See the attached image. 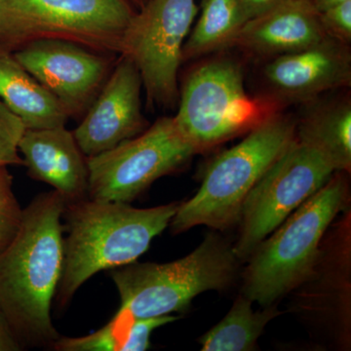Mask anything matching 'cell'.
I'll return each mask as SVG.
<instances>
[{"label":"cell","mask_w":351,"mask_h":351,"mask_svg":"<svg viewBox=\"0 0 351 351\" xmlns=\"http://www.w3.org/2000/svg\"><path fill=\"white\" fill-rule=\"evenodd\" d=\"M177 319L172 315L136 318L128 311L119 309L114 317L98 331L80 338L60 337L52 348L57 351H145L151 346L154 330Z\"/></svg>","instance_id":"obj_18"},{"label":"cell","mask_w":351,"mask_h":351,"mask_svg":"<svg viewBox=\"0 0 351 351\" xmlns=\"http://www.w3.org/2000/svg\"><path fill=\"white\" fill-rule=\"evenodd\" d=\"M197 12L196 0H147L127 27L119 53L137 66L149 105L177 100L182 48Z\"/></svg>","instance_id":"obj_9"},{"label":"cell","mask_w":351,"mask_h":351,"mask_svg":"<svg viewBox=\"0 0 351 351\" xmlns=\"http://www.w3.org/2000/svg\"><path fill=\"white\" fill-rule=\"evenodd\" d=\"M195 154L174 119L164 117L140 135L88 157L87 195L92 199L130 203Z\"/></svg>","instance_id":"obj_8"},{"label":"cell","mask_w":351,"mask_h":351,"mask_svg":"<svg viewBox=\"0 0 351 351\" xmlns=\"http://www.w3.org/2000/svg\"><path fill=\"white\" fill-rule=\"evenodd\" d=\"M295 140L319 152L336 172L351 167L350 104L321 105L295 123Z\"/></svg>","instance_id":"obj_17"},{"label":"cell","mask_w":351,"mask_h":351,"mask_svg":"<svg viewBox=\"0 0 351 351\" xmlns=\"http://www.w3.org/2000/svg\"><path fill=\"white\" fill-rule=\"evenodd\" d=\"M134 15L126 0H0V45L52 38L119 52Z\"/></svg>","instance_id":"obj_6"},{"label":"cell","mask_w":351,"mask_h":351,"mask_svg":"<svg viewBox=\"0 0 351 351\" xmlns=\"http://www.w3.org/2000/svg\"><path fill=\"white\" fill-rule=\"evenodd\" d=\"M307 1H308V0H307Z\"/></svg>","instance_id":"obj_29"},{"label":"cell","mask_w":351,"mask_h":351,"mask_svg":"<svg viewBox=\"0 0 351 351\" xmlns=\"http://www.w3.org/2000/svg\"><path fill=\"white\" fill-rule=\"evenodd\" d=\"M0 100L24 122L27 129L66 126L68 110L0 45Z\"/></svg>","instance_id":"obj_16"},{"label":"cell","mask_w":351,"mask_h":351,"mask_svg":"<svg viewBox=\"0 0 351 351\" xmlns=\"http://www.w3.org/2000/svg\"><path fill=\"white\" fill-rule=\"evenodd\" d=\"M311 5L315 9L316 12L321 13L327 9L331 8L335 5H338L339 3L348 1V0H308Z\"/></svg>","instance_id":"obj_27"},{"label":"cell","mask_w":351,"mask_h":351,"mask_svg":"<svg viewBox=\"0 0 351 351\" xmlns=\"http://www.w3.org/2000/svg\"><path fill=\"white\" fill-rule=\"evenodd\" d=\"M86 47L66 39L36 38L13 55L71 115L87 107L107 75L106 60Z\"/></svg>","instance_id":"obj_11"},{"label":"cell","mask_w":351,"mask_h":351,"mask_svg":"<svg viewBox=\"0 0 351 351\" xmlns=\"http://www.w3.org/2000/svg\"><path fill=\"white\" fill-rule=\"evenodd\" d=\"M252 304L253 302L248 298L239 295L223 320L201 337V350H255L265 328L281 313L274 304L257 311H254Z\"/></svg>","instance_id":"obj_19"},{"label":"cell","mask_w":351,"mask_h":351,"mask_svg":"<svg viewBox=\"0 0 351 351\" xmlns=\"http://www.w3.org/2000/svg\"><path fill=\"white\" fill-rule=\"evenodd\" d=\"M132 1H133L136 5L140 7V8H142V7L144 6L145 2H147V0H132Z\"/></svg>","instance_id":"obj_28"},{"label":"cell","mask_w":351,"mask_h":351,"mask_svg":"<svg viewBox=\"0 0 351 351\" xmlns=\"http://www.w3.org/2000/svg\"><path fill=\"white\" fill-rule=\"evenodd\" d=\"M247 21L239 0H203L199 19L182 48V60L230 47Z\"/></svg>","instance_id":"obj_20"},{"label":"cell","mask_w":351,"mask_h":351,"mask_svg":"<svg viewBox=\"0 0 351 351\" xmlns=\"http://www.w3.org/2000/svg\"><path fill=\"white\" fill-rule=\"evenodd\" d=\"M22 209L19 205L0 208V252L9 244L19 228Z\"/></svg>","instance_id":"obj_23"},{"label":"cell","mask_w":351,"mask_h":351,"mask_svg":"<svg viewBox=\"0 0 351 351\" xmlns=\"http://www.w3.org/2000/svg\"><path fill=\"white\" fill-rule=\"evenodd\" d=\"M252 108L239 64L218 60L189 75L173 119L182 137L200 152L245 130L253 119Z\"/></svg>","instance_id":"obj_10"},{"label":"cell","mask_w":351,"mask_h":351,"mask_svg":"<svg viewBox=\"0 0 351 351\" xmlns=\"http://www.w3.org/2000/svg\"><path fill=\"white\" fill-rule=\"evenodd\" d=\"M22 348L0 307V351H20Z\"/></svg>","instance_id":"obj_26"},{"label":"cell","mask_w":351,"mask_h":351,"mask_svg":"<svg viewBox=\"0 0 351 351\" xmlns=\"http://www.w3.org/2000/svg\"><path fill=\"white\" fill-rule=\"evenodd\" d=\"M112 75L73 132L84 156L107 152L144 132L142 77L129 58L122 56Z\"/></svg>","instance_id":"obj_12"},{"label":"cell","mask_w":351,"mask_h":351,"mask_svg":"<svg viewBox=\"0 0 351 351\" xmlns=\"http://www.w3.org/2000/svg\"><path fill=\"white\" fill-rule=\"evenodd\" d=\"M237 258L225 240L209 233L186 257L166 263L134 262L112 269L119 309L136 318L182 313L196 295L223 290L235 276Z\"/></svg>","instance_id":"obj_5"},{"label":"cell","mask_w":351,"mask_h":351,"mask_svg":"<svg viewBox=\"0 0 351 351\" xmlns=\"http://www.w3.org/2000/svg\"><path fill=\"white\" fill-rule=\"evenodd\" d=\"M285 1L286 0H239L248 21L269 12Z\"/></svg>","instance_id":"obj_24"},{"label":"cell","mask_w":351,"mask_h":351,"mask_svg":"<svg viewBox=\"0 0 351 351\" xmlns=\"http://www.w3.org/2000/svg\"><path fill=\"white\" fill-rule=\"evenodd\" d=\"M25 130L23 120L0 100V164H24L19 156V144Z\"/></svg>","instance_id":"obj_21"},{"label":"cell","mask_w":351,"mask_h":351,"mask_svg":"<svg viewBox=\"0 0 351 351\" xmlns=\"http://www.w3.org/2000/svg\"><path fill=\"white\" fill-rule=\"evenodd\" d=\"M348 199L343 176H332L249 257L242 295L263 307L306 282L315 271L325 232Z\"/></svg>","instance_id":"obj_3"},{"label":"cell","mask_w":351,"mask_h":351,"mask_svg":"<svg viewBox=\"0 0 351 351\" xmlns=\"http://www.w3.org/2000/svg\"><path fill=\"white\" fill-rule=\"evenodd\" d=\"M19 205L12 189V177L7 170V166L0 164V208Z\"/></svg>","instance_id":"obj_25"},{"label":"cell","mask_w":351,"mask_h":351,"mask_svg":"<svg viewBox=\"0 0 351 351\" xmlns=\"http://www.w3.org/2000/svg\"><path fill=\"white\" fill-rule=\"evenodd\" d=\"M295 123L286 117L262 120L239 145L217 156L197 193L178 206L173 232L197 226L223 230L237 223L252 189L294 140Z\"/></svg>","instance_id":"obj_4"},{"label":"cell","mask_w":351,"mask_h":351,"mask_svg":"<svg viewBox=\"0 0 351 351\" xmlns=\"http://www.w3.org/2000/svg\"><path fill=\"white\" fill-rule=\"evenodd\" d=\"M66 200L41 193L22 209L19 228L0 252V307L21 346L52 348L60 338L51 304L63 269Z\"/></svg>","instance_id":"obj_1"},{"label":"cell","mask_w":351,"mask_h":351,"mask_svg":"<svg viewBox=\"0 0 351 351\" xmlns=\"http://www.w3.org/2000/svg\"><path fill=\"white\" fill-rule=\"evenodd\" d=\"M319 14L323 32L327 38L348 44L351 40V0L331 7Z\"/></svg>","instance_id":"obj_22"},{"label":"cell","mask_w":351,"mask_h":351,"mask_svg":"<svg viewBox=\"0 0 351 351\" xmlns=\"http://www.w3.org/2000/svg\"><path fill=\"white\" fill-rule=\"evenodd\" d=\"M335 173L319 152L294 138L244 201L239 239L232 246L237 258L248 260L258 245L319 191Z\"/></svg>","instance_id":"obj_7"},{"label":"cell","mask_w":351,"mask_h":351,"mask_svg":"<svg viewBox=\"0 0 351 351\" xmlns=\"http://www.w3.org/2000/svg\"><path fill=\"white\" fill-rule=\"evenodd\" d=\"M19 152L32 177L50 184L66 203L85 198L87 160L73 133L66 127L27 129L21 138Z\"/></svg>","instance_id":"obj_14"},{"label":"cell","mask_w":351,"mask_h":351,"mask_svg":"<svg viewBox=\"0 0 351 351\" xmlns=\"http://www.w3.org/2000/svg\"><path fill=\"white\" fill-rule=\"evenodd\" d=\"M319 14L307 0H286L247 21L232 46L265 56H280L311 47L326 38Z\"/></svg>","instance_id":"obj_15"},{"label":"cell","mask_w":351,"mask_h":351,"mask_svg":"<svg viewBox=\"0 0 351 351\" xmlns=\"http://www.w3.org/2000/svg\"><path fill=\"white\" fill-rule=\"evenodd\" d=\"M179 203L145 209L129 203L83 199L66 204L68 234L57 301L66 306L95 274L136 262L170 225Z\"/></svg>","instance_id":"obj_2"},{"label":"cell","mask_w":351,"mask_h":351,"mask_svg":"<svg viewBox=\"0 0 351 351\" xmlns=\"http://www.w3.org/2000/svg\"><path fill=\"white\" fill-rule=\"evenodd\" d=\"M269 86L281 98L307 101L318 95L351 82V58L348 44L330 38L298 51L280 55L265 68Z\"/></svg>","instance_id":"obj_13"}]
</instances>
